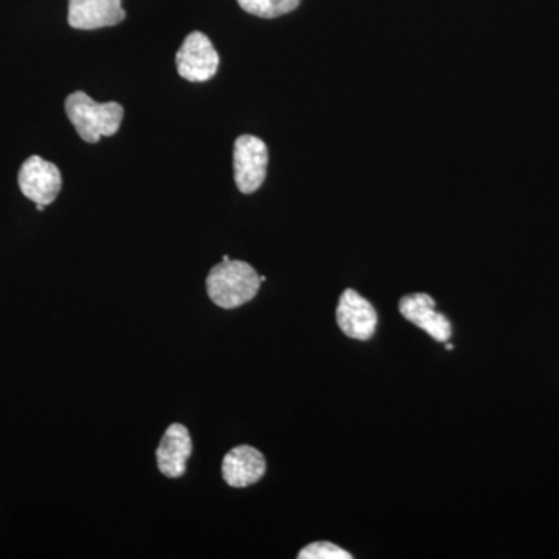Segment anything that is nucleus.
<instances>
[{"label":"nucleus","mask_w":559,"mask_h":559,"mask_svg":"<svg viewBox=\"0 0 559 559\" xmlns=\"http://www.w3.org/2000/svg\"><path fill=\"white\" fill-rule=\"evenodd\" d=\"M176 68L182 79L191 83H204L218 72V51L204 33H190L176 53Z\"/></svg>","instance_id":"nucleus-4"},{"label":"nucleus","mask_w":559,"mask_h":559,"mask_svg":"<svg viewBox=\"0 0 559 559\" xmlns=\"http://www.w3.org/2000/svg\"><path fill=\"white\" fill-rule=\"evenodd\" d=\"M260 275L246 261L223 260L210 271L207 293L210 300L224 310L242 307L259 294Z\"/></svg>","instance_id":"nucleus-2"},{"label":"nucleus","mask_w":559,"mask_h":559,"mask_svg":"<svg viewBox=\"0 0 559 559\" xmlns=\"http://www.w3.org/2000/svg\"><path fill=\"white\" fill-rule=\"evenodd\" d=\"M193 443L189 429L175 423L162 437L159 448L156 451L157 466L164 476L170 479L182 477L187 471V460L190 459Z\"/></svg>","instance_id":"nucleus-9"},{"label":"nucleus","mask_w":559,"mask_h":559,"mask_svg":"<svg viewBox=\"0 0 559 559\" xmlns=\"http://www.w3.org/2000/svg\"><path fill=\"white\" fill-rule=\"evenodd\" d=\"M66 114L84 142L97 143L120 130L124 109L120 103H97L86 92H73L66 98Z\"/></svg>","instance_id":"nucleus-1"},{"label":"nucleus","mask_w":559,"mask_h":559,"mask_svg":"<svg viewBox=\"0 0 559 559\" xmlns=\"http://www.w3.org/2000/svg\"><path fill=\"white\" fill-rule=\"evenodd\" d=\"M121 0H69V25L76 31H97L124 21Z\"/></svg>","instance_id":"nucleus-7"},{"label":"nucleus","mask_w":559,"mask_h":559,"mask_svg":"<svg viewBox=\"0 0 559 559\" xmlns=\"http://www.w3.org/2000/svg\"><path fill=\"white\" fill-rule=\"evenodd\" d=\"M353 555L347 550L341 549L340 546L326 540L312 543L310 546L300 550L299 559H352Z\"/></svg>","instance_id":"nucleus-12"},{"label":"nucleus","mask_w":559,"mask_h":559,"mask_svg":"<svg viewBox=\"0 0 559 559\" xmlns=\"http://www.w3.org/2000/svg\"><path fill=\"white\" fill-rule=\"evenodd\" d=\"M270 151L263 140L255 135H240L235 140V182L241 193H255L266 179Z\"/></svg>","instance_id":"nucleus-3"},{"label":"nucleus","mask_w":559,"mask_h":559,"mask_svg":"<svg viewBox=\"0 0 559 559\" xmlns=\"http://www.w3.org/2000/svg\"><path fill=\"white\" fill-rule=\"evenodd\" d=\"M17 182L25 198L35 204L50 205L61 191V171L51 162L32 156L22 164Z\"/></svg>","instance_id":"nucleus-5"},{"label":"nucleus","mask_w":559,"mask_h":559,"mask_svg":"<svg viewBox=\"0 0 559 559\" xmlns=\"http://www.w3.org/2000/svg\"><path fill=\"white\" fill-rule=\"evenodd\" d=\"M266 473V460L255 448L241 444L223 460V477L229 487L246 488L257 484Z\"/></svg>","instance_id":"nucleus-10"},{"label":"nucleus","mask_w":559,"mask_h":559,"mask_svg":"<svg viewBox=\"0 0 559 559\" xmlns=\"http://www.w3.org/2000/svg\"><path fill=\"white\" fill-rule=\"evenodd\" d=\"M301 0H238L242 10L263 20L288 14L300 5Z\"/></svg>","instance_id":"nucleus-11"},{"label":"nucleus","mask_w":559,"mask_h":559,"mask_svg":"<svg viewBox=\"0 0 559 559\" xmlns=\"http://www.w3.org/2000/svg\"><path fill=\"white\" fill-rule=\"evenodd\" d=\"M337 325L345 336L356 341H369L378 325V314L373 305L355 289L342 293L336 310Z\"/></svg>","instance_id":"nucleus-6"},{"label":"nucleus","mask_w":559,"mask_h":559,"mask_svg":"<svg viewBox=\"0 0 559 559\" xmlns=\"http://www.w3.org/2000/svg\"><path fill=\"white\" fill-rule=\"evenodd\" d=\"M400 312L403 318L426 331L430 337L439 342L451 340L452 326L447 316L436 310V300L429 294L418 293L400 300Z\"/></svg>","instance_id":"nucleus-8"},{"label":"nucleus","mask_w":559,"mask_h":559,"mask_svg":"<svg viewBox=\"0 0 559 559\" xmlns=\"http://www.w3.org/2000/svg\"><path fill=\"white\" fill-rule=\"evenodd\" d=\"M447 349H454V345H452V344H447Z\"/></svg>","instance_id":"nucleus-13"}]
</instances>
